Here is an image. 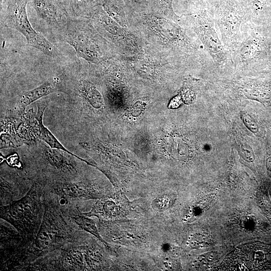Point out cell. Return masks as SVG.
I'll list each match as a JSON object with an SVG mask.
<instances>
[{
  "label": "cell",
  "mask_w": 271,
  "mask_h": 271,
  "mask_svg": "<svg viewBox=\"0 0 271 271\" xmlns=\"http://www.w3.org/2000/svg\"><path fill=\"white\" fill-rule=\"evenodd\" d=\"M64 153L63 150L50 148L45 151L44 155L48 162L56 169L73 173L75 172V166Z\"/></svg>",
  "instance_id": "obj_11"
},
{
  "label": "cell",
  "mask_w": 271,
  "mask_h": 271,
  "mask_svg": "<svg viewBox=\"0 0 271 271\" xmlns=\"http://www.w3.org/2000/svg\"><path fill=\"white\" fill-rule=\"evenodd\" d=\"M59 34L72 46L78 58L101 65L118 54L116 49L103 38L86 18H71Z\"/></svg>",
  "instance_id": "obj_1"
},
{
  "label": "cell",
  "mask_w": 271,
  "mask_h": 271,
  "mask_svg": "<svg viewBox=\"0 0 271 271\" xmlns=\"http://www.w3.org/2000/svg\"><path fill=\"white\" fill-rule=\"evenodd\" d=\"M77 90L79 95L95 108L102 105V97L95 86L89 80L81 78L77 85Z\"/></svg>",
  "instance_id": "obj_12"
},
{
  "label": "cell",
  "mask_w": 271,
  "mask_h": 271,
  "mask_svg": "<svg viewBox=\"0 0 271 271\" xmlns=\"http://www.w3.org/2000/svg\"><path fill=\"white\" fill-rule=\"evenodd\" d=\"M266 166L268 173L271 177V157H268L266 160Z\"/></svg>",
  "instance_id": "obj_23"
},
{
  "label": "cell",
  "mask_w": 271,
  "mask_h": 271,
  "mask_svg": "<svg viewBox=\"0 0 271 271\" xmlns=\"http://www.w3.org/2000/svg\"><path fill=\"white\" fill-rule=\"evenodd\" d=\"M32 200L26 196L13 203L8 208V213L14 219L23 221L32 216Z\"/></svg>",
  "instance_id": "obj_13"
},
{
  "label": "cell",
  "mask_w": 271,
  "mask_h": 271,
  "mask_svg": "<svg viewBox=\"0 0 271 271\" xmlns=\"http://www.w3.org/2000/svg\"><path fill=\"white\" fill-rule=\"evenodd\" d=\"M241 118L245 125L252 132L257 133L258 131L259 127L258 124L250 116V115L243 113L241 115Z\"/></svg>",
  "instance_id": "obj_22"
},
{
  "label": "cell",
  "mask_w": 271,
  "mask_h": 271,
  "mask_svg": "<svg viewBox=\"0 0 271 271\" xmlns=\"http://www.w3.org/2000/svg\"><path fill=\"white\" fill-rule=\"evenodd\" d=\"M29 0H3L1 4V24L15 30L26 38L27 44L51 57H57L56 47L41 33L36 31L29 21L27 5Z\"/></svg>",
  "instance_id": "obj_2"
},
{
  "label": "cell",
  "mask_w": 271,
  "mask_h": 271,
  "mask_svg": "<svg viewBox=\"0 0 271 271\" xmlns=\"http://www.w3.org/2000/svg\"><path fill=\"white\" fill-rule=\"evenodd\" d=\"M173 199L169 195H164L154 199L152 203V207L157 211H164L170 207Z\"/></svg>",
  "instance_id": "obj_19"
},
{
  "label": "cell",
  "mask_w": 271,
  "mask_h": 271,
  "mask_svg": "<svg viewBox=\"0 0 271 271\" xmlns=\"http://www.w3.org/2000/svg\"><path fill=\"white\" fill-rule=\"evenodd\" d=\"M3 1V0H0V3H1V4L2 3Z\"/></svg>",
  "instance_id": "obj_24"
},
{
  "label": "cell",
  "mask_w": 271,
  "mask_h": 271,
  "mask_svg": "<svg viewBox=\"0 0 271 271\" xmlns=\"http://www.w3.org/2000/svg\"><path fill=\"white\" fill-rule=\"evenodd\" d=\"M257 45L252 38L243 42L238 50V55L241 62H248L252 59L257 53Z\"/></svg>",
  "instance_id": "obj_16"
},
{
  "label": "cell",
  "mask_w": 271,
  "mask_h": 271,
  "mask_svg": "<svg viewBox=\"0 0 271 271\" xmlns=\"http://www.w3.org/2000/svg\"><path fill=\"white\" fill-rule=\"evenodd\" d=\"M60 87L59 79L54 78L32 89L24 91L21 94L17 103L19 111L21 113L24 112L29 105L44 96L60 90Z\"/></svg>",
  "instance_id": "obj_8"
},
{
  "label": "cell",
  "mask_w": 271,
  "mask_h": 271,
  "mask_svg": "<svg viewBox=\"0 0 271 271\" xmlns=\"http://www.w3.org/2000/svg\"><path fill=\"white\" fill-rule=\"evenodd\" d=\"M271 269V245L259 242L240 245L217 267L219 270H264Z\"/></svg>",
  "instance_id": "obj_4"
},
{
  "label": "cell",
  "mask_w": 271,
  "mask_h": 271,
  "mask_svg": "<svg viewBox=\"0 0 271 271\" xmlns=\"http://www.w3.org/2000/svg\"><path fill=\"white\" fill-rule=\"evenodd\" d=\"M83 214L74 215L72 217L73 221L80 228L91 234L105 244H107V243L100 235L94 222L87 216Z\"/></svg>",
  "instance_id": "obj_15"
},
{
  "label": "cell",
  "mask_w": 271,
  "mask_h": 271,
  "mask_svg": "<svg viewBox=\"0 0 271 271\" xmlns=\"http://www.w3.org/2000/svg\"><path fill=\"white\" fill-rule=\"evenodd\" d=\"M63 193L70 197L93 199L98 198L102 193L87 183L77 182L66 185L62 189Z\"/></svg>",
  "instance_id": "obj_10"
},
{
  "label": "cell",
  "mask_w": 271,
  "mask_h": 271,
  "mask_svg": "<svg viewBox=\"0 0 271 271\" xmlns=\"http://www.w3.org/2000/svg\"><path fill=\"white\" fill-rule=\"evenodd\" d=\"M38 19L58 33L74 16L72 0H29ZM75 17V16H74Z\"/></svg>",
  "instance_id": "obj_5"
},
{
  "label": "cell",
  "mask_w": 271,
  "mask_h": 271,
  "mask_svg": "<svg viewBox=\"0 0 271 271\" xmlns=\"http://www.w3.org/2000/svg\"><path fill=\"white\" fill-rule=\"evenodd\" d=\"M239 153L241 157L246 161L252 162L254 160V155L252 148L248 145H241Z\"/></svg>",
  "instance_id": "obj_21"
},
{
  "label": "cell",
  "mask_w": 271,
  "mask_h": 271,
  "mask_svg": "<svg viewBox=\"0 0 271 271\" xmlns=\"http://www.w3.org/2000/svg\"><path fill=\"white\" fill-rule=\"evenodd\" d=\"M259 203L265 213L271 218V203L265 191H261L259 194Z\"/></svg>",
  "instance_id": "obj_20"
},
{
  "label": "cell",
  "mask_w": 271,
  "mask_h": 271,
  "mask_svg": "<svg viewBox=\"0 0 271 271\" xmlns=\"http://www.w3.org/2000/svg\"><path fill=\"white\" fill-rule=\"evenodd\" d=\"M46 106L44 105H39L36 115V119L39 132V137L45 142L50 148L63 150L68 154L74 156L78 159L88 163L86 161L79 157L77 155L71 153L57 140L52 133L44 126L43 123V116Z\"/></svg>",
  "instance_id": "obj_9"
},
{
  "label": "cell",
  "mask_w": 271,
  "mask_h": 271,
  "mask_svg": "<svg viewBox=\"0 0 271 271\" xmlns=\"http://www.w3.org/2000/svg\"><path fill=\"white\" fill-rule=\"evenodd\" d=\"M83 253L78 250L72 249L69 251L66 256V261L71 265L77 268H82L85 260Z\"/></svg>",
  "instance_id": "obj_18"
},
{
  "label": "cell",
  "mask_w": 271,
  "mask_h": 271,
  "mask_svg": "<svg viewBox=\"0 0 271 271\" xmlns=\"http://www.w3.org/2000/svg\"><path fill=\"white\" fill-rule=\"evenodd\" d=\"M128 202L125 195H117L98 200L91 210L84 215L89 217L95 216L104 219H113L123 217L127 215Z\"/></svg>",
  "instance_id": "obj_7"
},
{
  "label": "cell",
  "mask_w": 271,
  "mask_h": 271,
  "mask_svg": "<svg viewBox=\"0 0 271 271\" xmlns=\"http://www.w3.org/2000/svg\"><path fill=\"white\" fill-rule=\"evenodd\" d=\"M101 1L102 0H72L74 16L83 18L96 5H99Z\"/></svg>",
  "instance_id": "obj_17"
},
{
  "label": "cell",
  "mask_w": 271,
  "mask_h": 271,
  "mask_svg": "<svg viewBox=\"0 0 271 271\" xmlns=\"http://www.w3.org/2000/svg\"><path fill=\"white\" fill-rule=\"evenodd\" d=\"M83 18L88 20L96 31L114 46L119 54L133 55L144 52L138 39L101 8H94Z\"/></svg>",
  "instance_id": "obj_3"
},
{
  "label": "cell",
  "mask_w": 271,
  "mask_h": 271,
  "mask_svg": "<svg viewBox=\"0 0 271 271\" xmlns=\"http://www.w3.org/2000/svg\"><path fill=\"white\" fill-rule=\"evenodd\" d=\"M194 29L201 41L217 63L226 60L224 48L218 37L212 22L205 16L198 17L194 22Z\"/></svg>",
  "instance_id": "obj_6"
},
{
  "label": "cell",
  "mask_w": 271,
  "mask_h": 271,
  "mask_svg": "<svg viewBox=\"0 0 271 271\" xmlns=\"http://www.w3.org/2000/svg\"><path fill=\"white\" fill-rule=\"evenodd\" d=\"M56 236L55 231L44 221L36 238L37 247L41 249L49 247L54 242Z\"/></svg>",
  "instance_id": "obj_14"
}]
</instances>
